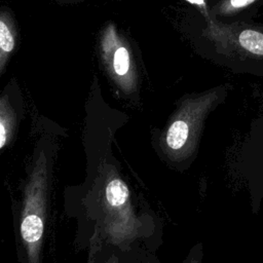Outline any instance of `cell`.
I'll return each mask as SVG.
<instances>
[{"mask_svg":"<svg viewBox=\"0 0 263 263\" xmlns=\"http://www.w3.org/2000/svg\"><path fill=\"white\" fill-rule=\"evenodd\" d=\"M55 3L60 4V5H69V4H76V3H80V2H84L87 0H54Z\"/></svg>","mask_w":263,"mask_h":263,"instance_id":"obj_8","label":"cell"},{"mask_svg":"<svg viewBox=\"0 0 263 263\" xmlns=\"http://www.w3.org/2000/svg\"><path fill=\"white\" fill-rule=\"evenodd\" d=\"M199 16L196 47L202 55L234 73L263 76V22Z\"/></svg>","mask_w":263,"mask_h":263,"instance_id":"obj_1","label":"cell"},{"mask_svg":"<svg viewBox=\"0 0 263 263\" xmlns=\"http://www.w3.org/2000/svg\"><path fill=\"white\" fill-rule=\"evenodd\" d=\"M97 52L102 70L120 89L134 91L140 82L139 49L116 23L106 22L98 33Z\"/></svg>","mask_w":263,"mask_h":263,"instance_id":"obj_2","label":"cell"},{"mask_svg":"<svg viewBox=\"0 0 263 263\" xmlns=\"http://www.w3.org/2000/svg\"><path fill=\"white\" fill-rule=\"evenodd\" d=\"M20 44V27L10 7L2 5L0 9V76L16 52Z\"/></svg>","mask_w":263,"mask_h":263,"instance_id":"obj_4","label":"cell"},{"mask_svg":"<svg viewBox=\"0 0 263 263\" xmlns=\"http://www.w3.org/2000/svg\"><path fill=\"white\" fill-rule=\"evenodd\" d=\"M189 3L195 5L198 8V12L203 15V16H209V11H208V5H206V0H186Z\"/></svg>","mask_w":263,"mask_h":263,"instance_id":"obj_7","label":"cell"},{"mask_svg":"<svg viewBox=\"0 0 263 263\" xmlns=\"http://www.w3.org/2000/svg\"><path fill=\"white\" fill-rule=\"evenodd\" d=\"M193 97H189L184 100L180 108V116L173 121L166 133V144L173 150L181 149L188 138L189 134V123L188 119L190 117L191 107H192Z\"/></svg>","mask_w":263,"mask_h":263,"instance_id":"obj_5","label":"cell"},{"mask_svg":"<svg viewBox=\"0 0 263 263\" xmlns=\"http://www.w3.org/2000/svg\"><path fill=\"white\" fill-rule=\"evenodd\" d=\"M206 5L211 17L232 23L255 20L263 8V0H206Z\"/></svg>","mask_w":263,"mask_h":263,"instance_id":"obj_3","label":"cell"},{"mask_svg":"<svg viewBox=\"0 0 263 263\" xmlns=\"http://www.w3.org/2000/svg\"><path fill=\"white\" fill-rule=\"evenodd\" d=\"M128 194L126 184L120 179H113L106 186V198L112 206H120L125 203Z\"/></svg>","mask_w":263,"mask_h":263,"instance_id":"obj_6","label":"cell"}]
</instances>
